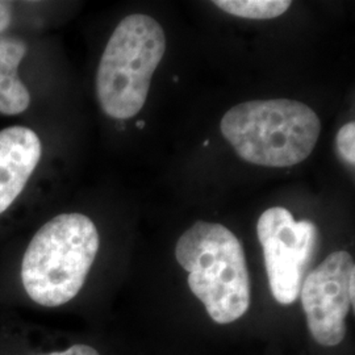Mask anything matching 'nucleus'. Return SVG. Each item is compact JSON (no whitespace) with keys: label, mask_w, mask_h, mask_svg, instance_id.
Masks as SVG:
<instances>
[{"label":"nucleus","mask_w":355,"mask_h":355,"mask_svg":"<svg viewBox=\"0 0 355 355\" xmlns=\"http://www.w3.org/2000/svg\"><path fill=\"white\" fill-rule=\"evenodd\" d=\"M178 263L189 272L192 293L217 324H230L249 309L252 292L245 252L227 227L198 221L178 240Z\"/></svg>","instance_id":"obj_1"},{"label":"nucleus","mask_w":355,"mask_h":355,"mask_svg":"<svg viewBox=\"0 0 355 355\" xmlns=\"http://www.w3.org/2000/svg\"><path fill=\"white\" fill-rule=\"evenodd\" d=\"M321 123L306 104L290 99L252 101L230 108L221 133L243 161L265 167H290L316 148Z\"/></svg>","instance_id":"obj_2"},{"label":"nucleus","mask_w":355,"mask_h":355,"mask_svg":"<svg viewBox=\"0 0 355 355\" xmlns=\"http://www.w3.org/2000/svg\"><path fill=\"white\" fill-rule=\"evenodd\" d=\"M99 233L82 214L55 216L29 242L21 280L28 296L42 306L73 300L87 279L99 252Z\"/></svg>","instance_id":"obj_3"},{"label":"nucleus","mask_w":355,"mask_h":355,"mask_svg":"<svg viewBox=\"0 0 355 355\" xmlns=\"http://www.w3.org/2000/svg\"><path fill=\"white\" fill-rule=\"evenodd\" d=\"M165 51V32L150 16L135 13L120 21L96 73V95L104 114L127 120L140 112Z\"/></svg>","instance_id":"obj_4"},{"label":"nucleus","mask_w":355,"mask_h":355,"mask_svg":"<svg viewBox=\"0 0 355 355\" xmlns=\"http://www.w3.org/2000/svg\"><path fill=\"white\" fill-rule=\"evenodd\" d=\"M257 234L274 299L283 305L295 303L318 254L316 224L309 220L296 221L288 209L272 207L259 217Z\"/></svg>","instance_id":"obj_5"},{"label":"nucleus","mask_w":355,"mask_h":355,"mask_svg":"<svg viewBox=\"0 0 355 355\" xmlns=\"http://www.w3.org/2000/svg\"><path fill=\"white\" fill-rule=\"evenodd\" d=\"M354 259L347 252H334L306 274L300 297L306 325L316 343H343L350 305L354 306Z\"/></svg>","instance_id":"obj_6"},{"label":"nucleus","mask_w":355,"mask_h":355,"mask_svg":"<svg viewBox=\"0 0 355 355\" xmlns=\"http://www.w3.org/2000/svg\"><path fill=\"white\" fill-rule=\"evenodd\" d=\"M41 154V141L32 129L11 127L0 130V215L26 189Z\"/></svg>","instance_id":"obj_7"},{"label":"nucleus","mask_w":355,"mask_h":355,"mask_svg":"<svg viewBox=\"0 0 355 355\" xmlns=\"http://www.w3.org/2000/svg\"><path fill=\"white\" fill-rule=\"evenodd\" d=\"M26 51L23 40L0 36V114L15 116L29 107L31 94L17 76Z\"/></svg>","instance_id":"obj_8"},{"label":"nucleus","mask_w":355,"mask_h":355,"mask_svg":"<svg viewBox=\"0 0 355 355\" xmlns=\"http://www.w3.org/2000/svg\"><path fill=\"white\" fill-rule=\"evenodd\" d=\"M224 12L253 20L275 19L286 12L291 1L288 0H216L214 3Z\"/></svg>","instance_id":"obj_9"},{"label":"nucleus","mask_w":355,"mask_h":355,"mask_svg":"<svg viewBox=\"0 0 355 355\" xmlns=\"http://www.w3.org/2000/svg\"><path fill=\"white\" fill-rule=\"evenodd\" d=\"M338 154L347 165H355V124H345L336 137Z\"/></svg>","instance_id":"obj_10"},{"label":"nucleus","mask_w":355,"mask_h":355,"mask_svg":"<svg viewBox=\"0 0 355 355\" xmlns=\"http://www.w3.org/2000/svg\"><path fill=\"white\" fill-rule=\"evenodd\" d=\"M12 23V4L8 1H0V33L8 29Z\"/></svg>","instance_id":"obj_11"},{"label":"nucleus","mask_w":355,"mask_h":355,"mask_svg":"<svg viewBox=\"0 0 355 355\" xmlns=\"http://www.w3.org/2000/svg\"><path fill=\"white\" fill-rule=\"evenodd\" d=\"M40 355H99V353L87 345L79 343V345H74L71 347H69L64 352H57V353H51V354H40Z\"/></svg>","instance_id":"obj_12"},{"label":"nucleus","mask_w":355,"mask_h":355,"mask_svg":"<svg viewBox=\"0 0 355 355\" xmlns=\"http://www.w3.org/2000/svg\"><path fill=\"white\" fill-rule=\"evenodd\" d=\"M136 127L141 128V129H142V128L145 127V121H142V120H141V121H139V123L136 124Z\"/></svg>","instance_id":"obj_13"}]
</instances>
